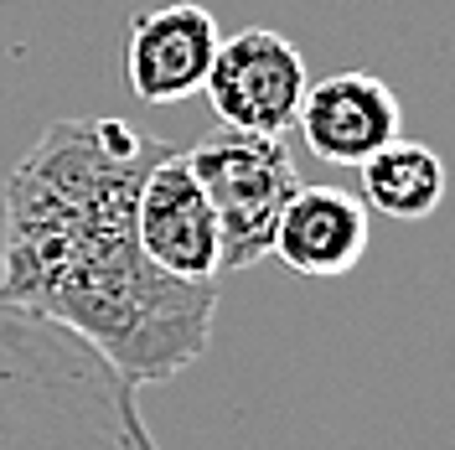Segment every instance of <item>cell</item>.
<instances>
[{"label":"cell","instance_id":"obj_1","mask_svg":"<svg viewBox=\"0 0 455 450\" xmlns=\"http://www.w3.org/2000/svg\"><path fill=\"white\" fill-rule=\"evenodd\" d=\"M166 150L130 119H57L0 192V301L78 332L135 389L187 373L218 321V280L140 249V181Z\"/></svg>","mask_w":455,"mask_h":450},{"label":"cell","instance_id":"obj_2","mask_svg":"<svg viewBox=\"0 0 455 450\" xmlns=\"http://www.w3.org/2000/svg\"><path fill=\"white\" fill-rule=\"evenodd\" d=\"M0 450H161L140 389L78 332L0 301Z\"/></svg>","mask_w":455,"mask_h":450},{"label":"cell","instance_id":"obj_3","mask_svg":"<svg viewBox=\"0 0 455 450\" xmlns=\"http://www.w3.org/2000/svg\"><path fill=\"white\" fill-rule=\"evenodd\" d=\"M187 161L218 213L223 269H254L259 259H269L280 213L300 192V171L284 135L212 130L207 141L187 150Z\"/></svg>","mask_w":455,"mask_h":450},{"label":"cell","instance_id":"obj_4","mask_svg":"<svg viewBox=\"0 0 455 450\" xmlns=\"http://www.w3.org/2000/svg\"><path fill=\"white\" fill-rule=\"evenodd\" d=\"M306 57L300 47L269 27H243L223 36L207 73V104L223 130H249V135H284L300 104H306Z\"/></svg>","mask_w":455,"mask_h":450},{"label":"cell","instance_id":"obj_5","mask_svg":"<svg viewBox=\"0 0 455 450\" xmlns=\"http://www.w3.org/2000/svg\"><path fill=\"white\" fill-rule=\"evenodd\" d=\"M140 249L176 280H218L223 275V233L218 213L202 192L187 150H166L145 171L135 202Z\"/></svg>","mask_w":455,"mask_h":450},{"label":"cell","instance_id":"obj_6","mask_svg":"<svg viewBox=\"0 0 455 450\" xmlns=\"http://www.w3.org/2000/svg\"><path fill=\"white\" fill-rule=\"evenodd\" d=\"M223 47L218 16L197 0H171L130 21L124 36V78L145 104H181L207 88L212 57Z\"/></svg>","mask_w":455,"mask_h":450},{"label":"cell","instance_id":"obj_7","mask_svg":"<svg viewBox=\"0 0 455 450\" xmlns=\"http://www.w3.org/2000/svg\"><path fill=\"white\" fill-rule=\"evenodd\" d=\"M295 125H300L315 161L363 166L368 156L398 141L403 109H398V93L378 73H331V78L306 88Z\"/></svg>","mask_w":455,"mask_h":450},{"label":"cell","instance_id":"obj_8","mask_svg":"<svg viewBox=\"0 0 455 450\" xmlns=\"http://www.w3.org/2000/svg\"><path fill=\"white\" fill-rule=\"evenodd\" d=\"M368 202L341 187H300L275 228V259L306 280L352 275L368 253Z\"/></svg>","mask_w":455,"mask_h":450},{"label":"cell","instance_id":"obj_9","mask_svg":"<svg viewBox=\"0 0 455 450\" xmlns=\"http://www.w3.org/2000/svg\"><path fill=\"white\" fill-rule=\"evenodd\" d=\"M357 181H363L368 213H383L398 223H425L445 202V161L429 145L403 141V135L394 145H383L378 156H368L357 166Z\"/></svg>","mask_w":455,"mask_h":450}]
</instances>
